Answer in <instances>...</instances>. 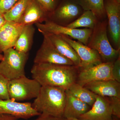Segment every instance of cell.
<instances>
[{
	"instance_id": "cell-32",
	"label": "cell",
	"mask_w": 120,
	"mask_h": 120,
	"mask_svg": "<svg viewBox=\"0 0 120 120\" xmlns=\"http://www.w3.org/2000/svg\"><path fill=\"white\" fill-rule=\"evenodd\" d=\"M63 120H82V119H79L77 118H69V119H64Z\"/></svg>"
},
{
	"instance_id": "cell-5",
	"label": "cell",
	"mask_w": 120,
	"mask_h": 120,
	"mask_svg": "<svg viewBox=\"0 0 120 120\" xmlns=\"http://www.w3.org/2000/svg\"><path fill=\"white\" fill-rule=\"evenodd\" d=\"M41 86L37 80L26 76L9 80L8 93L10 99L16 102L27 101L36 98Z\"/></svg>"
},
{
	"instance_id": "cell-15",
	"label": "cell",
	"mask_w": 120,
	"mask_h": 120,
	"mask_svg": "<svg viewBox=\"0 0 120 120\" xmlns=\"http://www.w3.org/2000/svg\"><path fill=\"white\" fill-rule=\"evenodd\" d=\"M41 33L48 37L56 50L61 55L71 60L75 66L79 68L81 61L79 56L73 48L62 38L60 35L47 32Z\"/></svg>"
},
{
	"instance_id": "cell-9",
	"label": "cell",
	"mask_w": 120,
	"mask_h": 120,
	"mask_svg": "<svg viewBox=\"0 0 120 120\" xmlns=\"http://www.w3.org/2000/svg\"><path fill=\"white\" fill-rule=\"evenodd\" d=\"M60 35L73 48L79 56L81 61L79 67L80 70L90 68L102 63L101 56L96 50L79 41L72 40L68 36Z\"/></svg>"
},
{
	"instance_id": "cell-29",
	"label": "cell",
	"mask_w": 120,
	"mask_h": 120,
	"mask_svg": "<svg viewBox=\"0 0 120 120\" xmlns=\"http://www.w3.org/2000/svg\"><path fill=\"white\" fill-rule=\"evenodd\" d=\"M38 118L34 120H63L64 118H58L53 116L41 114Z\"/></svg>"
},
{
	"instance_id": "cell-21",
	"label": "cell",
	"mask_w": 120,
	"mask_h": 120,
	"mask_svg": "<svg viewBox=\"0 0 120 120\" xmlns=\"http://www.w3.org/2000/svg\"><path fill=\"white\" fill-rule=\"evenodd\" d=\"M30 0H19L4 15L5 20L19 23Z\"/></svg>"
},
{
	"instance_id": "cell-26",
	"label": "cell",
	"mask_w": 120,
	"mask_h": 120,
	"mask_svg": "<svg viewBox=\"0 0 120 120\" xmlns=\"http://www.w3.org/2000/svg\"><path fill=\"white\" fill-rule=\"evenodd\" d=\"M19 0H0V13L4 15Z\"/></svg>"
},
{
	"instance_id": "cell-30",
	"label": "cell",
	"mask_w": 120,
	"mask_h": 120,
	"mask_svg": "<svg viewBox=\"0 0 120 120\" xmlns=\"http://www.w3.org/2000/svg\"><path fill=\"white\" fill-rule=\"evenodd\" d=\"M19 118L9 114H0V120H18Z\"/></svg>"
},
{
	"instance_id": "cell-3",
	"label": "cell",
	"mask_w": 120,
	"mask_h": 120,
	"mask_svg": "<svg viewBox=\"0 0 120 120\" xmlns=\"http://www.w3.org/2000/svg\"><path fill=\"white\" fill-rule=\"evenodd\" d=\"M107 22L98 20L93 29L87 45L96 50L104 62H112L120 55V49H114L107 37Z\"/></svg>"
},
{
	"instance_id": "cell-10",
	"label": "cell",
	"mask_w": 120,
	"mask_h": 120,
	"mask_svg": "<svg viewBox=\"0 0 120 120\" xmlns=\"http://www.w3.org/2000/svg\"><path fill=\"white\" fill-rule=\"evenodd\" d=\"M104 8L108 17L107 26L113 42L120 49V5L116 0H104Z\"/></svg>"
},
{
	"instance_id": "cell-12",
	"label": "cell",
	"mask_w": 120,
	"mask_h": 120,
	"mask_svg": "<svg viewBox=\"0 0 120 120\" xmlns=\"http://www.w3.org/2000/svg\"><path fill=\"white\" fill-rule=\"evenodd\" d=\"M79 119L86 120H112V109L107 97L96 95L91 108Z\"/></svg>"
},
{
	"instance_id": "cell-11",
	"label": "cell",
	"mask_w": 120,
	"mask_h": 120,
	"mask_svg": "<svg viewBox=\"0 0 120 120\" xmlns=\"http://www.w3.org/2000/svg\"><path fill=\"white\" fill-rule=\"evenodd\" d=\"M0 114H11L19 119L25 120L41 114L32 107L31 103L19 102L11 99H0Z\"/></svg>"
},
{
	"instance_id": "cell-2",
	"label": "cell",
	"mask_w": 120,
	"mask_h": 120,
	"mask_svg": "<svg viewBox=\"0 0 120 120\" xmlns=\"http://www.w3.org/2000/svg\"><path fill=\"white\" fill-rule=\"evenodd\" d=\"M66 101L65 90L50 86H41L38 95L31 104L40 114L63 118Z\"/></svg>"
},
{
	"instance_id": "cell-18",
	"label": "cell",
	"mask_w": 120,
	"mask_h": 120,
	"mask_svg": "<svg viewBox=\"0 0 120 120\" xmlns=\"http://www.w3.org/2000/svg\"><path fill=\"white\" fill-rule=\"evenodd\" d=\"M34 31L33 24L24 26L13 48L20 52L28 53L32 45Z\"/></svg>"
},
{
	"instance_id": "cell-7",
	"label": "cell",
	"mask_w": 120,
	"mask_h": 120,
	"mask_svg": "<svg viewBox=\"0 0 120 120\" xmlns=\"http://www.w3.org/2000/svg\"><path fill=\"white\" fill-rule=\"evenodd\" d=\"M113 62H103L86 69L80 70L76 82L84 86L90 83L114 80L112 70Z\"/></svg>"
},
{
	"instance_id": "cell-4",
	"label": "cell",
	"mask_w": 120,
	"mask_h": 120,
	"mask_svg": "<svg viewBox=\"0 0 120 120\" xmlns=\"http://www.w3.org/2000/svg\"><path fill=\"white\" fill-rule=\"evenodd\" d=\"M3 53L0 62V74L9 80L26 75L25 65L28 53L20 52L14 48L6 50Z\"/></svg>"
},
{
	"instance_id": "cell-1",
	"label": "cell",
	"mask_w": 120,
	"mask_h": 120,
	"mask_svg": "<svg viewBox=\"0 0 120 120\" xmlns=\"http://www.w3.org/2000/svg\"><path fill=\"white\" fill-rule=\"evenodd\" d=\"M79 67L52 64H34L31 70L33 79L41 86L68 89L76 82Z\"/></svg>"
},
{
	"instance_id": "cell-31",
	"label": "cell",
	"mask_w": 120,
	"mask_h": 120,
	"mask_svg": "<svg viewBox=\"0 0 120 120\" xmlns=\"http://www.w3.org/2000/svg\"><path fill=\"white\" fill-rule=\"evenodd\" d=\"M6 21L4 17V15L0 13V28L5 23Z\"/></svg>"
},
{
	"instance_id": "cell-16",
	"label": "cell",
	"mask_w": 120,
	"mask_h": 120,
	"mask_svg": "<svg viewBox=\"0 0 120 120\" xmlns=\"http://www.w3.org/2000/svg\"><path fill=\"white\" fill-rule=\"evenodd\" d=\"M66 101L63 118H78L91 108L87 104L72 96L65 91Z\"/></svg>"
},
{
	"instance_id": "cell-22",
	"label": "cell",
	"mask_w": 120,
	"mask_h": 120,
	"mask_svg": "<svg viewBox=\"0 0 120 120\" xmlns=\"http://www.w3.org/2000/svg\"><path fill=\"white\" fill-rule=\"evenodd\" d=\"M80 13L79 8L72 3H67L58 9L56 13L57 19L62 20H69L77 17Z\"/></svg>"
},
{
	"instance_id": "cell-24",
	"label": "cell",
	"mask_w": 120,
	"mask_h": 120,
	"mask_svg": "<svg viewBox=\"0 0 120 120\" xmlns=\"http://www.w3.org/2000/svg\"><path fill=\"white\" fill-rule=\"evenodd\" d=\"M9 81L0 74V99L8 100L10 99L8 93Z\"/></svg>"
},
{
	"instance_id": "cell-6",
	"label": "cell",
	"mask_w": 120,
	"mask_h": 120,
	"mask_svg": "<svg viewBox=\"0 0 120 120\" xmlns=\"http://www.w3.org/2000/svg\"><path fill=\"white\" fill-rule=\"evenodd\" d=\"M36 26L40 32L51 33L71 37L87 45L93 30L90 28L78 29L68 27L58 24L53 21L46 20L44 23H37Z\"/></svg>"
},
{
	"instance_id": "cell-33",
	"label": "cell",
	"mask_w": 120,
	"mask_h": 120,
	"mask_svg": "<svg viewBox=\"0 0 120 120\" xmlns=\"http://www.w3.org/2000/svg\"><path fill=\"white\" fill-rule=\"evenodd\" d=\"M112 120H120V118H117L115 116H112Z\"/></svg>"
},
{
	"instance_id": "cell-27",
	"label": "cell",
	"mask_w": 120,
	"mask_h": 120,
	"mask_svg": "<svg viewBox=\"0 0 120 120\" xmlns=\"http://www.w3.org/2000/svg\"><path fill=\"white\" fill-rule=\"evenodd\" d=\"M112 76L114 80L120 83V56H118L113 62L112 70Z\"/></svg>"
},
{
	"instance_id": "cell-8",
	"label": "cell",
	"mask_w": 120,
	"mask_h": 120,
	"mask_svg": "<svg viewBox=\"0 0 120 120\" xmlns=\"http://www.w3.org/2000/svg\"><path fill=\"white\" fill-rule=\"evenodd\" d=\"M43 42L35 55L34 64H52L75 65L73 62L56 50L48 37L44 34Z\"/></svg>"
},
{
	"instance_id": "cell-20",
	"label": "cell",
	"mask_w": 120,
	"mask_h": 120,
	"mask_svg": "<svg viewBox=\"0 0 120 120\" xmlns=\"http://www.w3.org/2000/svg\"><path fill=\"white\" fill-rule=\"evenodd\" d=\"M98 21L93 12L90 10H86L78 19L66 26L71 28L83 27L93 30Z\"/></svg>"
},
{
	"instance_id": "cell-35",
	"label": "cell",
	"mask_w": 120,
	"mask_h": 120,
	"mask_svg": "<svg viewBox=\"0 0 120 120\" xmlns=\"http://www.w3.org/2000/svg\"><path fill=\"white\" fill-rule=\"evenodd\" d=\"M118 3H120V0H116Z\"/></svg>"
},
{
	"instance_id": "cell-19",
	"label": "cell",
	"mask_w": 120,
	"mask_h": 120,
	"mask_svg": "<svg viewBox=\"0 0 120 120\" xmlns=\"http://www.w3.org/2000/svg\"><path fill=\"white\" fill-rule=\"evenodd\" d=\"M65 91L91 107L96 99L97 95L76 82L73 84Z\"/></svg>"
},
{
	"instance_id": "cell-14",
	"label": "cell",
	"mask_w": 120,
	"mask_h": 120,
	"mask_svg": "<svg viewBox=\"0 0 120 120\" xmlns=\"http://www.w3.org/2000/svg\"><path fill=\"white\" fill-rule=\"evenodd\" d=\"M84 87L101 97L120 98V83L114 80L92 82Z\"/></svg>"
},
{
	"instance_id": "cell-25",
	"label": "cell",
	"mask_w": 120,
	"mask_h": 120,
	"mask_svg": "<svg viewBox=\"0 0 120 120\" xmlns=\"http://www.w3.org/2000/svg\"><path fill=\"white\" fill-rule=\"evenodd\" d=\"M112 109V116L120 118V98L107 97Z\"/></svg>"
},
{
	"instance_id": "cell-23",
	"label": "cell",
	"mask_w": 120,
	"mask_h": 120,
	"mask_svg": "<svg viewBox=\"0 0 120 120\" xmlns=\"http://www.w3.org/2000/svg\"><path fill=\"white\" fill-rule=\"evenodd\" d=\"M87 8L96 16L98 20H103L105 16L104 8V0H83Z\"/></svg>"
},
{
	"instance_id": "cell-28",
	"label": "cell",
	"mask_w": 120,
	"mask_h": 120,
	"mask_svg": "<svg viewBox=\"0 0 120 120\" xmlns=\"http://www.w3.org/2000/svg\"><path fill=\"white\" fill-rule=\"evenodd\" d=\"M46 11L52 12L55 5V0H35Z\"/></svg>"
},
{
	"instance_id": "cell-17",
	"label": "cell",
	"mask_w": 120,
	"mask_h": 120,
	"mask_svg": "<svg viewBox=\"0 0 120 120\" xmlns=\"http://www.w3.org/2000/svg\"><path fill=\"white\" fill-rule=\"evenodd\" d=\"M45 11L35 0H30L19 23L26 26L41 23L46 19Z\"/></svg>"
},
{
	"instance_id": "cell-13",
	"label": "cell",
	"mask_w": 120,
	"mask_h": 120,
	"mask_svg": "<svg viewBox=\"0 0 120 120\" xmlns=\"http://www.w3.org/2000/svg\"><path fill=\"white\" fill-rule=\"evenodd\" d=\"M24 26L19 23L6 21L0 28V53L14 47Z\"/></svg>"
},
{
	"instance_id": "cell-34",
	"label": "cell",
	"mask_w": 120,
	"mask_h": 120,
	"mask_svg": "<svg viewBox=\"0 0 120 120\" xmlns=\"http://www.w3.org/2000/svg\"><path fill=\"white\" fill-rule=\"evenodd\" d=\"M3 55L1 54V53H0V61L2 60V58H3Z\"/></svg>"
}]
</instances>
